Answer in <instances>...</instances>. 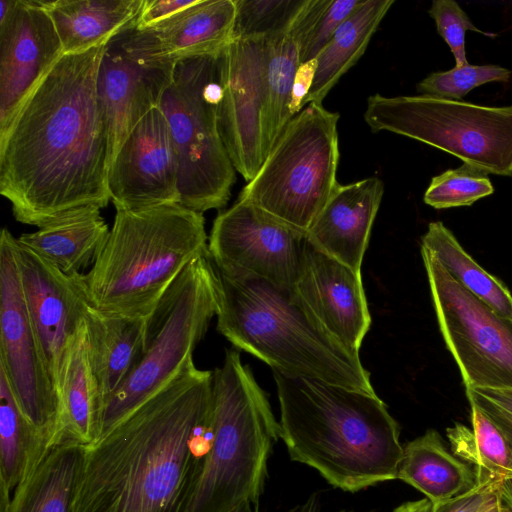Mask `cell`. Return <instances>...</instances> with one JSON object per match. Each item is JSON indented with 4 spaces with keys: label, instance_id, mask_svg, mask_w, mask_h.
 I'll use <instances>...</instances> for the list:
<instances>
[{
    "label": "cell",
    "instance_id": "cell-1",
    "mask_svg": "<svg viewBox=\"0 0 512 512\" xmlns=\"http://www.w3.org/2000/svg\"><path fill=\"white\" fill-rule=\"evenodd\" d=\"M106 46L63 55L0 135V193L20 223L39 228L110 201L108 134L97 94Z\"/></svg>",
    "mask_w": 512,
    "mask_h": 512
},
{
    "label": "cell",
    "instance_id": "cell-2",
    "mask_svg": "<svg viewBox=\"0 0 512 512\" xmlns=\"http://www.w3.org/2000/svg\"><path fill=\"white\" fill-rule=\"evenodd\" d=\"M212 388L192 361L86 446L72 512H186L211 444Z\"/></svg>",
    "mask_w": 512,
    "mask_h": 512
},
{
    "label": "cell",
    "instance_id": "cell-3",
    "mask_svg": "<svg viewBox=\"0 0 512 512\" xmlns=\"http://www.w3.org/2000/svg\"><path fill=\"white\" fill-rule=\"evenodd\" d=\"M273 377L291 460L348 492L397 479L400 428L377 394L278 371Z\"/></svg>",
    "mask_w": 512,
    "mask_h": 512
},
{
    "label": "cell",
    "instance_id": "cell-4",
    "mask_svg": "<svg viewBox=\"0 0 512 512\" xmlns=\"http://www.w3.org/2000/svg\"><path fill=\"white\" fill-rule=\"evenodd\" d=\"M218 276L217 330L272 371L376 394L359 352L334 338L294 290L246 274Z\"/></svg>",
    "mask_w": 512,
    "mask_h": 512
},
{
    "label": "cell",
    "instance_id": "cell-5",
    "mask_svg": "<svg viewBox=\"0 0 512 512\" xmlns=\"http://www.w3.org/2000/svg\"><path fill=\"white\" fill-rule=\"evenodd\" d=\"M208 238L203 213L180 203L116 210L93 265L81 274L89 304L148 317L183 270L209 254Z\"/></svg>",
    "mask_w": 512,
    "mask_h": 512
},
{
    "label": "cell",
    "instance_id": "cell-6",
    "mask_svg": "<svg viewBox=\"0 0 512 512\" xmlns=\"http://www.w3.org/2000/svg\"><path fill=\"white\" fill-rule=\"evenodd\" d=\"M213 372L212 439L186 512L257 506L280 426L264 390L238 350Z\"/></svg>",
    "mask_w": 512,
    "mask_h": 512
},
{
    "label": "cell",
    "instance_id": "cell-7",
    "mask_svg": "<svg viewBox=\"0 0 512 512\" xmlns=\"http://www.w3.org/2000/svg\"><path fill=\"white\" fill-rule=\"evenodd\" d=\"M217 310L218 276L208 254L183 270L147 318L141 358L104 407L99 437L193 361V352Z\"/></svg>",
    "mask_w": 512,
    "mask_h": 512
},
{
    "label": "cell",
    "instance_id": "cell-8",
    "mask_svg": "<svg viewBox=\"0 0 512 512\" xmlns=\"http://www.w3.org/2000/svg\"><path fill=\"white\" fill-rule=\"evenodd\" d=\"M338 120L322 103L307 104L285 125L238 199L306 233L339 185Z\"/></svg>",
    "mask_w": 512,
    "mask_h": 512
},
{
    "label": "cell",
    "instance_id": "cell-9",
    "mask_svg": "<svg viewBox=\"0 0 512 512\" xmlns=\"http://www.w3.org/2000/svg\"><path fill=\"white\" fill-rule=\"evenodd\" d=\"M218 55L178 62L159 107L164 112L178 161L180 204L203 213L230 198L235 168L218 124Z\"/></svg>",
    "mask_w": 512,
    "mask_h": 512
},
{
    "label": "cell",
    "instance_id": "cell-10",
    "mask_svg": "<svg viewBox=\"0 0 512 512\" xmlns=\"http://www.w3.org/2000/svg\"><path fill=\"white\" fill-rule=\"evenodd\" d=\"M364 120L373 132L415 139L487 175L512 176V105L375 94L367 100Z\"/></svg>",
    "mask_w": 512,
    "mask_h": 512
},
{
    "label": "cell",
    "instance_id": "cell-11",
    "mask_svg": "<svg viewBox=\"0 0 512 512\" xmlns=\"http://www.w3.org/2000/svg\"><path fill=\"white\" fill-rule=\"evenodd\" d=\"M438 326L465 388L512 389V320L473 295L421 247Z\"/></svg>",
    "mask_w": 512,
    "mask_h": 512
},
{
    "label": "cell",
    "instance_id": "cell-12",
    "mask_svg": "<svg viewBox=\"0 0 512 512\" xmlns=\"http://www.w3.org/2000/svg\"><path fill=\"white\" fill-rule=\"evenodd\" d=\"M15 237L0 234V368L25 417L50 445L57 442L60 405L27 312L14 254Z\"/></svg>",
    "mask_w": 512,
    "mask_h": 512
},
{
    "label": "cell",
    "instance_id": "cell-13",
    "mask_svg": "<svg viewBox=\"0 0 512 512\" xmlns=\"http://www.w3.org/2000/svg\"><path fill=\"white\" fill-rule=\"evenodd\" d=\"M306 233L238 199L214 219L208 252L223 274L246 273L294 290Z\"/></svg>",
    "mask_w": 512,
    "mask_h": 512
},
{
    "label": "cell",
    "instance_id": "cell-14",
    "mask_svg": "<svg viewBox=\"0 0 512 512\" xmlns=\"http://www.w3.org/2000/svg\"><path fill=\"white\" fill-rule=\"evenodd\" d=\"M265 37L232 38L218 55V124L236 171L249 182L264 162Z\"/></svg>",
    "mask_w": 512,
    "mask_h": 512
},
{
    "label": "cell",
    "instance_id": "cell-15",
    "mask_svg": "<svg viewBox=\"0 0 512 512\" xmlns=\"http://www.w3.org/2000/svg\"><path fill=\"white\" fill-rule=\"evenodd\" d=\"M63 55L42 0H0V135Z\"/></svg>",
    "mask_w": 512,
    "mask_h": 512
},
{
    "label": "cell",
    "instance_id": "cell-16",
    "mask_svg": "<svg viewBox=\"0 0 512 512\" xmlns=\"http://www.w3.org/2000/svg\"><path fill=\"white\" fill-rule=\"evenodd\" d=\"M13 247L31 325L58 393L67 351L89 303L81 274H65L17 238Z\"/></svg>",
    "mask_w": 512,
    "mask_h": 512
},
{
    "label": "cell",
    "instance_id": "cell-17",
    "mask_svg": "<svg viewBox=\"0 0 512 512\" xmlns=\"http://www.w3.org/2000/svg\"><path fill=\"white\" fill-rule=\"evenodd\" d=\"M107 188L116 210L180 202L176 151L160 107L148 112L122 143L109 167Z\"/></svg>",
    "mask_w": 512,
    "mask_h": 512
},
{
    "label": "cell",
    "instance_id": "cell-18",
    "mask_svg": "<svg viewBox=\"0 0 512 512\" xmlns=\"http://www.w3.org/2000/svg\"><path fill=\"white\" fill-rule=\"evenodd\" d=\"M235 0H198L172 17L118 37L131 57L150 65L175 66L202 56H216L233 38Z\"/></svg>",
    "mask_w": 512,
    "mask_h": 512
},
{
    "label": "cell",
    "instance_id": "cell-19",
    "mask_svg": "<svg viewBox=\"0 0 512 512\" xmlns=\"http://www.w3.org/2000/svg\"><path fill=\"white\" fill-rule=\"evenodd\" d=\"M294 291L334 338L359 352L371 325L361 272L330 257L306 238Z\"/></svg>",
    "mask_w": 512,
    "mask_h": 512
},
{
    "label": "cell",
    "instance_id": "cell-20",
    "mask_svg": "<svg viewBox=\"0 0 512 512\" xmlns=\"http://www.w3.org/2000/svg\"><path fill=\"white\" fill-rule=\"evenodd\" d=\"M174 67L131 57L118 35L107 44L98 69L97 94L108 134L109 167L132 129L159 107Z\"/></svg>",
    "mask_w": 512,
    "mask_h": 512
},
{
    "label": "cell",
    "instance_id": "cell-21",
    "mask_svg": "<svg viewBox=\"0 0 512 512\" xmlns=\"http://www.w3.org/2000/svg\"><path fill=\"white\" fill-rule=\"evenodd\" d=\"M383 193L384 185L378 177L339 184L306 232L307 240L360 272Z\"/></svg>",
    "mask_w": 512,
    "mask_h": 512
},
{
    "label": "cell",
    "instance_id": "cell-22",
    "mask_svg": "<svg viewBox=\"0 0 512 512\" xmlns=\"http://www.w3.org/2000/svg\"><path fill=\"white\" fill-rule=\"evenodd\" d=\"M148 317L110 314L89 303L85 309L87 351L101 400V416L141 358Z\"/></svg>",
    "mask_w": 512,
    "mask_h": 512
},
{
    "label": "cell",
    "instance_id": "cell-23",
    "mask_svg": "<svg viewBox=\"0 0 512 512\" xmlns=\"http://www.w3.org/2000/svg\"><path fill=\"white\" fill-rule=\"evenodd\" d=\"M108 225L96 206L70 211L17 240L65 274H82L92 266L108 233Z\"/></svg>",
    "mask_w": 512,
    "mask_h": 512
},
{
    "label": "cell",
    "instance_id": "cell-24",
    "mask_svg": "<svg viewBox=\"0 0 512 512\" xmlns=\"http://www.w3.org/2000/svg\"><path fill=\"white\" fill-rule=\"evenodd\" d=\"M43 1L59 35L64 55L106 45L135 28L143 0Z\"/></svg>",
    "mask_w": 512,
    "mask_h": 512
},
{
    "label": "cell",
    "instance_id": "cell-25",
    "mask_svg": "<svg viewBox=\"0 0 512 512\" xmlns=\"http://www.w3.org/2000/svg\"><path fill=\"white\" fill-rule=\"evenodd\" d=\"M60 423L57 443L88 446L100 435L101 400L87 351L84 322L72 339L58 387Z\"/></svg>",
    "mask_w": 512,
    "mask_h": 512
},
{
    "label": "cell",
    "instance_id": "cell-26",
    "mask_svg": "<svg viewBox=\"0 0 512 512\" xmlns=\"http://www.w3.org/2000/svg\"><path fill=\"white\" fill-rule=\"evenodd\" d=\"M85 450L75 441L52 444L0 512H72Z\"/></svg>",
    "mask_w": 512,
    "mask_h": 512
},
{
    "label": "cell",
    "instance_id": "cell-27",
    "mask_svg": "<svg viewBox=\"0 0 512 512\" xmlns=\"http://www.w3.org/2000/svg\"><path fill=\"white\" fill-rule=\"evenodd\" d=\"M397 479L423 493L433 504L462 494L477 484L476 472L448 451L435 429H428L403 446Z\"/></svg>",
    "mask_w": 512,
    "mask_h": 512
},
{
    "label": "cell",
    "instance_id": "cell-28",
    "mask_svg": "<svg viewBox=\"0 0 512 512\" xmlns=\"http://www.w3.org/2000/svg\"><path fill=\"white\" fill-rule=\"evenodd\" d=\"M394 0H362L317 56L312 86L302 106L322 103L340 78L365 52Z\"/></svg>",
    "mask_w": 512,
    "mask_h": 512
},
{
    "label": "cell",
    "instance_id": "cell-29",
    "mask_svg": "<svg viewBox=\"0 0 512 512\" xmlns=\"http://www.w3.org/2000/svg\"><path fill=\"white\" fill-rule=\"evenodd\" d=\"M50 446L22 413L0 368V510Z\"/></svg>",
    "mask_w": 512,
    "mask_h": 512
},
{
    "label": "cell",
    "instance_id": "cell-30",
    "mask_svg": "<svg viewBox=\"0 0 512 512\" xmlns=\"http://www.w3.org/2000/svg\"><path fill=\"white\" fill-rule=\"evenodd\" d=\"M421 247L431 251L461 286L500 315L512 320V294L503 282L484 270L461 246L443 222L429 223Z\"/></svg>",
    "mask_w": 512,
    "mask_h": 512
},
{
    "label": "cell",
    "instance_id": "cell-31",
    "mask_svg": "<svg viewBox=\"0 0 512 512\" xmlns=\"http://www.w3.org/2000/svg\"><path fill=\"white\" fill-rule=\"evenodd\" d=\"M472 428L455 423L446 429L452 453L475 467L478 481L512 478V448L498 427L475 405Z\"/></svg>",
    "mask_w": 512,
    "mask_h": 512
},
{
    "label": "cell",
    "instance_id": "cell-32",
    "mask_svg": "<svg viewBox=\"0 0 512 512\" xmlns=\"http://www.w3.org/2000/svg\"><path fill=\"white\" fill-rule=\"evenodd\" d=\"M264 57L265 143L268 154L285 125L293 117V86L301 63L297 43L288 33L265 37Z\"/></svg>",
    "mask_w": 512,
    "mask_h": 512
},
{
    "label": "cell",
    "instance_id": "cell-33",
    "mask_svg": "<svg viewBox=\"0 0 512 512\" xmlns=\"http://www.w3.org/2000/svg\"><path fill=\"white\" fill-rule=\"evenodd\" d=\"M362 0H307L289 31L300 63L315 60Z\"/></svg>",
    "mask_w": 512,
    "mask_h": 512
},
{
    "label": "cell",
    "instance_id": "cell-34",
    "mask_svg": "<svg viewBox=\"0 0 512 512\" xmlns=\"http://www.w3.org/2000/svg\"><path fill=\"white\" fill-rule=\"evenodd\" d=\"M307 0H235L233 38L287 33Z\"/></svg>",
    "mask_w": 512,
    "mask_h": 512
},
{
    "label": "cell",
    "instance_id": "cell-35",
    "mask_svg": "<svg viewBox=\"0 0 512 512\" xmlns=\"http://www.w3.org/2000/svg\"><path fill=\"white\" fill-rule=\"evenodd\" d=\"M493 192L494 187L487 174L468 164H462L434 176L423 200L435 209H447L471 206Z\"/></svg>",
    "mask_w": 512,
    "mask_h": 512
},
{
    "label": "cell",
    "instance_id": "cell-36",
    "mask_svg": "<svg viewBox=\"0 0 512 512\" xmlns=\"http://www.w3.org/2000/svg\"><path fill=\"white\" fill-rule=\"evenodd\" d=\"M511 71L496 64L454 67L429 74L416 89L421 95L461 101L471 90L486 83H505Z\"/></svg>",
    "mask_w": 512,
    "mask_h": 512
},
{
    "label": "cell",
    "instance_id": "cell-37",
    "mask_svg": "<svg viewBox=\"0 0 512 512\" xmlns=\"http://www.w3.org/2000/svg\"><path fill=\"white\" fill-rule=\"evenodd\" d=\"M428 13L435 22L438 34L449 46L455 59V67L469 64L465 48L467 31L479 33L486 37L496 36L494 33L484 32L477 28L467 13L453 0L433 1Z\"/></svg>",
    "mask_w": 512,
    "mask_h": 512
},
{
    "label": "cell",
    "instance_id": "cell-38",
    "mask_svg": "<svg viewBox=\"0 0 512 512\" xmlns=\"http://www.w3.org/2000/svg\"><path fill=\"white\" fill-rule=\"evenodd\" d=\"M470 404L478 407L503 433L512 448V389L465 388Z\"/></svg>",
    "mask_w": 512,
    "mask_h": 512
},
{
    "label": "cell",
    "instance_id": "cell-39",
    "mask_svg": "<svg viewBox=\"0 0 512 512\" xmlns=\"http://www.w3.org/2000/svg\"><path fill=\"white\" fill-rule=\"evenodd\" d=\"M501 481H478L470 490L443 502L433 504V512H487L499 503Z\"/></svg>",
    "mask_w": 512,
    "mask_h": 512
},
{
    "label": "cell",
    "instance_id": "cell-40",
    "mask_svg": "<svg viewBox=\"0 0 512 512\" xmlns=\"http://www.w3.org/2000/svg\"><path fill=\"white\" fill-rule=\"evenodd\" d=\"M198 0H143L135 21V29H142L162 22L194 5Z\"/></svg>",
    "mask_w": 512,
    "mask_h": 512
},
{
    "label": "cell",
    "instance_id": "cell-41",
    "mask_svg": "<svg viewBox=\"0 0 512 512\" xmlns=\"http://www.w3.org/2000/svg\"><path fill=\"white\" fill-rule=\"evenodd\" d=\"M315 71L316 60L303 63L299 66L293 86L291 103L292 116H295L302 110V104L312 86Z\"/></svg>",
    "mask_w": 512,
    "mask_h": 512
},
{
    "label": "cell",
    "instance_id": "cell-42",
    "mask_svg": "<svg viewBox=\"0 0 512 512\" xmlns=\"http://www.w3.org/2000/svg\"><path fill=\"white\" fill-rule=\"evenodd\" d=\"M393 512H433V503L427 498L408 501L397 506Z\"/></svg>",
    "mask_w": 512,
    "mask_h": 512
},
{
    "label": "cell",
    "instance_id": "cell-43",
    "mask_svg": "<svg viewBox=\"0 0 512 512\" xmlns=\"http://www.w3.org/2000/svg\"><path fill=\"white\" fill-rule=\"evenodd\" d=\"M502 504L507 512H512V478L504 479L499 484Z\"/></svg>",
    "mask_w": 512,
    "mask_h": 512
},
{
    "label": "cell",
    "instance_id": "cell-44",
    "mask_svg": "<svg viewBox=\"0 0 512 512\" xmlns=\"http://www.w3.org/2000/svg\"><path fill=\"white\" fill-rule=\"evenodd\" d=\"M287 512H321V507L318 498L313 495L304 503L296 505ZM339 512H356L351 510H342Z\"/></svg>",
    "mask_w": 512,
    "mask_h": 512
},
{
    "label": "cell",
    "instance_id": "cell-45",
    "mask_svg": "<svg viewBox=\"0 0 512 512\" xmlns=\"http://www.w3.org/2000/svg\"><path fill=\"white\" fill-rule=\"evenodd\" d=\"M487 512H507V510H506V508L504 507V505L502 504V501H501V503H499L498 505H496L495 507H493L492 509H490Z\"/></svg>",
    "mask_w": 512,
    "mask_h": 512
},
{
    "label": "cell",
    "instance_id": "cell-46",
    "mask_svg": "<svg viewBox=\"0 0 512 512\" xmlns=\"http://www.w3.org/2000/svg\"><path fill=\"white\" fill-rule=\"evenodd\" d=\"M249 512H256V511H253V510H252V511H249Z\"/></svg>",
    "mask_w": 512,
    "mask_h": 512
}]
</instances>
